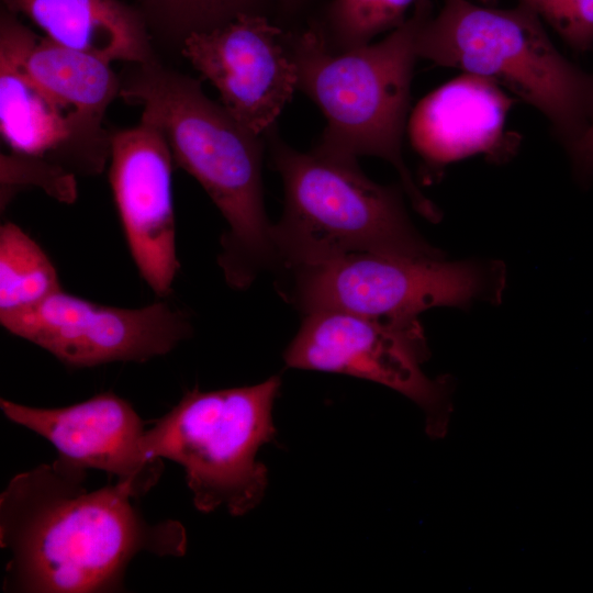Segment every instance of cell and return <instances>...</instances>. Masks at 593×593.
<instances>
[{"instance_id":"obj_1","label":"cell","mask_w":593,"mask_h":593,"mask_svg":"<svg viewBox=\"0 0 593 593\" xmlns=\"http://www.w3.org/2000/svg\"><path fill=\"white\" fill-rule=\"evenodd\" d=\"M87 470L58 456L14 475L1 492L0 545L11 556L3 591L114 592L138 553L184 555L178 521L147 522L120 483L88 490Z\"/></svg>"},{"instance_id":"obj_2","label":"cell","mask_w":593,"mask_h":593,"mask_svg":"<svg viewBox=\"0 0 593 593\" xmlns=\"http://www.w3.org/2000/svg\"><path fill=\"white\" fill-rule=\"evenodd\" d=\"M120 98L142 107L141 122L165 138L174 163L194 177L226 220L219 265L227 283L246 289L277 264L261 181L262 136L211 100L201 83L158 58L120 76Z\"/></svg>"},{"instance_id":"obj_3","label":"cell","mask_w":593,"mask_h":593,"mask_svg":"<svg viewBox=\"0 0 593 593\" xmlns=\"http://www.w3.org/2000/svg\"><path fill=\"white\" fill-rule=\"evenodd\" d=\"M432 13L419 0L403 24L383 40L333 52L316 23L287 33L298 89L322 111L326 126L316 147L346 157L378 156L392 164L414 209L436 222L440 214L416 186L402 157L417 35Z\"/></svg>"},{"instance_id":"obj_4","label":"cell","mask_w":593,"mask_h":593,"mask_svg":"<svg viewBox=\"0 0 593 593\" xmlns=\"http://www.w3.org/2000/svg\"><path fill=\"white\" fill-rule=\"evenodd\" d=\"M266 136L284 187V211L272 225L277 264L292 270L350 253L444 256L412 224L402 186L373 182L356 158L296 150L276 126Z\"/></svg>"},{"instance_id":"obj_5","label":"cell","mask_w":593,"mask_h":593,"mask_svg":"<svg viewBox=\"0 0 593 593\" xmlns=\"http://www.w3.org/2000/svg\"><path fill=\"white\" fill-rule=\"evenodd\" d=\"M416 51L508 88L548 119L568 150L593 120V75L569 61L540 18L522 3L496 9L444 0L423 22Z\"/></svg>"},{"instance_id":"obj_6","label":"cell","mask_w":593,"mask_h":593,"mask_svg":"<svg viewBox=\"0 0 593 593\" xmlns=\"http://www.w3.org/2000/svg\"><path fill=\"white\" fill-rule=\"evenodd\" d=\"M280 387V377L273 376L254 385L188 391L146 429V456L184 469L198 511L250 512L268 485V470L257 454L276 436L272 407Z\"/></svg>"},{"instance_id":"obj_7","label":"cell","mask_w":593,"mask_h":593,"mask_svg":"<svg viewBox=\"0 0 593 593\" xmlns=\"http://www.w3.org/2000/svg\"><path fill=\"white\" fill-rule=\"evenodd\" d=\"M289 298L304 313L342 311L407 322L437 306L499 303L505 269L499 261H445L350 253L292 269Z\"/></svg>"},{"instance_id":"obj_8","label":"cell","mask_w":593,"mask_h":593,"mask_svg":"<svg viewBox=\"0 0 593 593\" xmlns=\"http://www.w3.org/2000/svg\"><path fill=\"white\" fill-rule=\"evenodd\" d=\"M428 358L418 320L399 322L342 311L305 314L283 359L296 369L347 374L389 387L415 402L425 413L426 432L444 437L451 414L448 378H428Z\"/></svg>"},{"instance_id":"obj_9","label":"cell","mask_w":593,"mask_h":593,"mask_svg":"<svg viewBox=\"0 0 593 593\" xmlns=\"http://www.w3.org/2000/svg\"><path fill=\"white\" fill-rule=\"evenodd\" d=\"M0 323L74 368L143 362L171 351L192 332L188 316L163 301L124 309L63 289L31 310L0 317Z\"/></svg>"},{"instance_id":"obj_10","label":"cell","mask_w":593,"mask_h":593,"mask_svg":"<svg viewBox=\"0 0 593 593\" xmlns=\"http://www.w3.org/2000/svg\"><path fill=\"white\" fill-rule=\"evenodd\" d=\"M219 91L222 105L246 128L266 135L298 89L287 34L262 13L242 14L188 36L180 48Z\"/></svg>"},{"instance_id":"obj_11","label":"cell","mask_w":593,"mask_h":593,"mask_svg":"<svg viewBox=\"0 0 593 593\" xmlns=\"http://www.w3.org/2000/svg\"><path fill=\"white\" fill-rule=\"evenodd\" d=\"M109 180L134 262L149 288L168 295L179 269L172 156L154 126L111 132Z\"/></svg>"},{"instance_id":"obj_12","label":"cell","mask_w":593,"mask_h":593,"mask_svg":"<svg viewBox=\"0 0 593 593\" xmlns=\"http://www.w3.org/2000/svg\"><path fill=\"white\" fill-rule=\"evenodd\" d=\"M3 415L40 435L66 458L86 469L115 477L137 499L159 481L163 459L144 450L145 424L132 404L113 392L66 407L44 409L0 400Z\"/></svg>"},{"instance_id":"obj_13","label":"cell","mask_w":593,"mask_h":593,"mask_svg":"<svg viewBox=\"0 0 593 593\" xmlns=\"http://www.w3.org/2000/svg\"><path fill=\"white\" fill-rule=\"evenodd\" d=\"M16 14L0 18V131L13 153L44 158L71 174H98L110 157L111 133L46 96L19 58Z\"/></svg>"},{"instance_id":"obj_14","label":"cell","mask_w":593,"mask_h":593,"mask_svg":"<svg viewBox=\"0 0 593 593\" xmlns=\"http://www.w3.org/2000/svg\"><path fill=\"white\" fill-rule=\"evenodd\" d=\"M493 83L468 75L444 85L417 104L410 120V135L428 166H443L475 153L499 155L510 100Z\"/></svg>"},{"instance_id":"obj_15","label":"cell","mask_w":593,"mask_h":593,"mask_svg":"<svg viewBox=\"0 0 593 593\" xmlns=\"http://www.w3.org/2000/svg\"><path fill=\"white\" fill-rule=\"evenodd\" d=\"M23 14L48 40L112 63L150 61L156 57L150 31L139 10L121 0H2Z\"/></svg>"},{"instance_id":"obj_16","label":"cell","mask_w":593,"mask_h":593,"mask_svg":"<svg viewBox=\"0 0 593 593\" xmlns=\"http://www.w3.org/2000/svg\"><path fill=\"white\" fill-rule=\"evenodd\" d=\"M19 58L26 76L64 110L102 125L111 102L120 96L121 78L111 63L38 38L21 22Z\"/></svg>"},{"instance_id":"obj_17","label":"cell","mask_w":593,"mask_h":593,"mask_svg":"<svg viewBox=\"0 0 593 593\" xmlns=\"http://www.w3.org/2000/svg\"><path fill=\"white\" fill-rule=\"evenodd\" d=\"M61 290L43 249L18 225L0 227V317L31 310Z\"/></svg>"},{"instance_id":"obj_18","label":"cell","mask_w":593,"mask_h":593,"mask_svg":"<svg viewBox=\"0 0 593 593\" xmlns=\"http://www.w3.org/2000/svg\"><path fill=\"white\" fill-rule=\"evenodd\" d=\"M418 1L332 0L324 20L316 25L333 52H346L403 24Z\"/></svg>"},{"instance_id":"obj_19","label":"cell","mask_w":593,"mask_h":593,"mask_svg":"<svg viewBox=\"0 0 593 593\" xmlns=\"http://www.w3.org/2000/svg\"><path fill=\"white\" fill-rule=\"evenodd\" d=\"M147 26L181 48L193 33L212 31L242 14L262 13L265 0H137Z\"/></svg>"},{"instance_id":"obj_20","label":"cell","mask_w":593,"mask_h":593,"mask_svg":"<svg viewBox=\"0 0 593 593\" xmlns=\"http://www.w3.org/2000/svg\"><path fill=\"white\" fill-rule=\"evenodd\" d=\"M22 183L40 186L59 201L71 202L76 198L74 174L63 167L44 158L25 156L13 152L10 155L2 154V192L5 191L7 194L13 184L22 186Z\"/></svg>"},{"instance_id":"obj_21","label":"cell","mask_w":593,"mask_h":593,"mask_svg":"<svg viewBox=\"0 0 593 593\" xmlns=\"http://www.w3.org/2000/svg\"><path fill=\"white\" fill-rule=\"evenodd\" d=\"M518 3L533 10L569 44L575 25L579 0H518Z\"/></svg>"},{"instance_id":"obj_22","label":"cell","mask_w":593,"mask_h":593,"mask_svg":"<svg viewBox=\"0 0 593 593\" xmlns=\"http://www.w3.org/2000/svg\"><path fill=\"white\" fill-rule=\"evenodd\" d=\"M582 180L593 176V120L583 136L568 150Z\"/></svg>"},{"instance_id":"obj_23","label":"cell","mask_w":593,"mask_h":593,"mask_svg":"<svg viewBox=\"0 0 593 593\" xmlns=\"http://www.w3.org/2000/svg\"><path fill=\"white\" fill-rule=\"evenodd\" d=\"M286 7H295L303 0H280Z\"/></svg>"}]
</instances>
